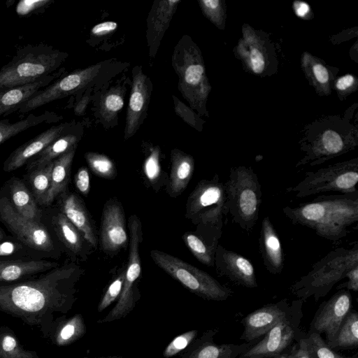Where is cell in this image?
Returning <instances> with one entry per match:
<instances>
[{"label": "cell", "mask_w": 358, "mask_h": 358, "mask_svg": "<svg viewBox=\"0 0 358 358\" xmlns=\"http://www.w3.org/2000/svg\"><path fill=\"white\" fill-rule=\"evenodd\" d=\"M84 270L74 262L49 270L38 278L0 285V310L47 334L55 315L66 314L76 300V285Z\"/></svg>", "instance_id": "obj_1"}, {"label": "cell", "mask_w": 358, "mask_h": 358, "mask_svg": "<svg viewBox=\"0 0 358 358\" xmlns=\"http://www.w3.org/2000/svg\"><path fill=\"white\" fill-rule=\"evenodd\" d=\"M294 224L308 227L320 237L334 243L341 241L358 221V192L320 195L296 207L282 208Z\"/></svg>", "instance_id": "obj_2"}, {"label": "cell", "mask_w": 358, "mask_h": 358, "mask_svg": "<svg viewBox=\"0 0 358 358\" xmlns=\"http://www.w3.org/2000/svg\"><path fill=\"white\" fill-rule=\"evenodd\" d=\"M227 215L224 183L217 174L201 180L189 196L185 217L196 226L194 232L210 244H219L223 217Z\"/></svg>", "instance_id": "obj_3"}, {"label": "cell", "mask_w": 358, "mask_h": 358, "mask_svg": "<svg viewBox=\"0 0 358 358\" xmlns=\"http://www.w3.org/2000/svg\"><path fill=\"white\" fill-rule=\"evenodd\" d=\"M358 266V243L350 248H338L315 262L311 270L289 287L291 293L303 301L313 297L315 301L325 296L333 287Z\"/></svg>", "instance_id": "obj_4"}, {"label": "cell", "mask_w": 358, "mask_h": 358, "mask_svg": "<svg viewBox=\"0 0 358 358\" xmlns=\"http://www.w3.org/2000/svg\"><path fill=\"white\" fill-rule=\"evenodd\" d=\"M68 54L46 44L25 45L0 69V90L30 83L52 74Z\"/></svg>", "instance_id": "obj_5"}, {"label": "cell", "mask_w": 358, "mask_h": 358, "mask_svg": "<svg viewBox=\"0 0 358 358\" xmlns=\"http://www.w3.org/2000/svg\"><path fill=\"white\" fill-rule=\"evenodd\" d=\"M227 215L241 229L250 233L259 219L262 202V186L251 166L231 168L224 183Z\"/></svg>", "instance_id": "obj_6"}, {"label": "cell", "mask_w": 358, "mask_h": 358, "mask_svg": "<svg viewBox=\"0 0 358 358\" xmlns=\"http://www.w3.org/2000/svg\"><path fill=\"white\" fill-rule=\"evenodd\" d=\"M172 65L178 76V87L192 108L208 116L206 102L211 90L201 52L188 36L176 45Z\"/></svg>", "instance_id": "obj_7"}, {"label": "cell", "mask_w": 358, "mask_h": 358, "mask_svg": "<svg viewBox=\"0 0 358 358\" xmlns=\"http://www.w3.org/2000/svg\"><path fill=\"white\" fill-rule=\"evenodd\" d=\"M323 123L318 131H307L299 141L304 156L296 164L299 168L306 165L317 166L344 155L357 146V131L347 124Z\"/></svg>", "instance_id": "obj_8"}, {"label": "cell", "mask_w": 358, "mask_h": 358, "mask_svg": "<svg viewBox=\"0 0 358 358\" xmlns=\"http://www.w3.org/2000/svg\"><path fill=\"white\" fill-rule=\"evenodd\" d=\"M150 257L158 267L202 299L224 301L234 294L210 274L182 259L157 250H151Z\"/></svg>", "instance_id": "obj_9"}, {"label": "cell", "mask_w": 358, "mask_h": 358, "mask_svg": "<svg viewBox=\"0 0 358 358\" xmlns=\"http://www.w3.org/2000/svg\"><path fill=\"white\" fill-rule=\"evenodd\" d=\"M358 157L337 162L307 171L304 178L297 185L288 187L285 192L294 194L296 198L326 192L350 194L358 192Z\"/></svg>", "instance_id": "obj_10"}, {"label": "cell", "mask_w": 358, "mask_h": 358, "mask_svg": "<svg viewBox=\"0 0 358 358\" xmlns=\"http://www.w3.org/2000/svg\"><path fill=\"white\" fill-rule=\"evenodd\" d=\"M128 228L129 257L122 289L116 305L98 323L110 322L127 316L134 308L140 296L137 282L141 273L139 249L143 241V230L137 215H132L129 217Z\"/></svg>", "instance_id": "obj_11"}, {"label": "cell", "mask_w": 358, "mask_h": 358, "mask_svg": "<svg viewBox=\"0 0 358 358\" xmlns=\"http://www.w3.org/2000/svg\"><path fill=\"white\" fill-rule=\"evenodd\" d=\"M303 303L301 299L289 302L287 299H283L249 313L241 321L243 327L241 340L246 343L254 342L257 338L264 336L278 322L302 310Z\"/></svg>", "instance_id": "obj_12"}, {"label": "cell", "mask_w": 358, "mask_h": 358, "mask_svg": "<svg viewBox=\"0 0 358 358\" xmlns=\"http://www.w3.org/2000/svg\"><path fill=\"white\" fill-rule=\"evenodd\" d=\"M100 69L101 64H96L57 79L23 103L17 112L26 114L50 102L75 94L92 81L99 73Z\"/></svg>", "instance_id": "obj_13"}, {"label": "cell", "mask_w": 358, "mask_h": 358, "mask_svg": "<svg viewBox=\"0 0 358 358\" xmlns=\"http://www.w3.org/2000/svg\"><path fill=\"white\" fill-rule=\"evenodd\" d=\"M302 310L291 317L282 320L270 329L259 342L253 345L243 355L249 358H273L288 353L294 341L303 336L299 324Z\"/></svg>", "instance_id": "obj_14"}, {"label": "cell", "mask_w": 358, "mask_h": 358, "mask_svg": "<svg viewBox=\"0 0 358 358\" xmlns=\"http://www.w3.org/2000/svg\"><path fill=\"white\" fill-rule=\"evenodd\" d=\"M0 220L25 245L43 252L54 248L45 227L39 222L19 214L6 197L0 199Z\"/></svg>", "instance_id": "obj_15"}, {"label": "cell", "mask_w": 358, "mask_h": 358, "mask_svg": "<svg viewBox=\"0 0 358 358\" xmlns=\"http://www.w3.org/2000/svg\"><path fill=\"white\" fill-rule=\"evenodd\" d=\"M352 309L350 292L345 289L338 290L320 305L310 322L308 332L324 334L325 341L329 346L341 323Z\"/></svg>", "instance_id": "obj_16"}, {"label": "cell", "mask_w": 358, "mask_h": 358, "mask_svg": "<svg viewBox=\"0 0 358 358\" xmlns=\"http://www.w3.org/2000/svg\"><path fill=\"white\" fill-rule=\"evenodd\" d=\"M125 217L121 203L108 200L103 207L100 231L102 250L108 255H115L129 244Z\"/></svg>", "instance_id": "obj_17"}, {"label": "cell", "mask_w": 358, "mask_h": 358, "mask_svg": "<svg viewBox=\"0 0 358 358\" xmlns=\"http://www.w3.org/2000/svg\"><path fill=\"white\" fill-rule=\"evenodd\" d=\"M268 45V40L264 39L262 34L245 24L243 36L235 49L247 69L255 74L263 75L268 73V67L273 63Z\"/></svg>", "instance_id": "obj_18"}, {"label": "cell", "mask_w": 358, "mask_h": 358, "mask_svg": "<svg viewBox=\"0 0 358 358\" xmlns=\"http://www.w3.org/2000/svg\"><path fill=\"white\" fill-rule=\"evenodd\" d=\"M217 273L234 284L247 288H256L258 284L252 264L243 255L218 244L215 255Z\"/></svg>", "instance_id": "obj_19"}, {"label": "cell", "mask_w": 358, "mask_h": 358, "mask_svg": "<svg viewBox=\"0 0 358 358\" xmlns=\"http://www.w3.org/2000/svg\"><path fill=\"white\" fill-rule=\"evenodd\" d=\"M151 92L149 78L140 69L134 73L130 98L126 115L124 139L138 130L148 108Z\"/></svg>", "instance_id": "obj_20"}, {"label": "cell", "mask_w": 358, "mask_h": 358, "mask_svg": "<svg viewBox=\"0 0 358 358\" xmlns=\"http://www.w3.org/2000/svg\"><path fill=\"white\" fill-rule=\"evenodd\" d=\"M217 333V329H210L194 340L181 358H237L253 345V342L216 344L213 338Z\"/></svg>", "instance_id": "obj_21"}, {"label": "cell", "mask_w": 358, "mask_h": 358, "mask_svg": "<svg viewBox=\"0 0 358 358\" xmlns=\"http://www.w3.org/2000/svg\"><path fill=\"white\" fill-rule=\"evenodd\" d=\"M69 129V123L54 125L16 148L7 158L3 170L9 172L19 169L41 152L52 141Z\"/></svg>", "instance_id": "obj_22"}, {"label": "cell", "mask_w": 358, "mask_h": 358, "mask_svg": "<svg viewBox=\"0 0 358 358\" xmlns=\"http://www.w3.org/2000/svg\"><path fill=\"white\" fill-rule=\"evenodd\" d=\"M259 248L263 264L271 274H279L284 268V254L277 231L268 216L262 221Z\"/></svg>", "instance_id": "obj_23"}, {"label": "cell", "mask_w": 358, "mask_h": 358, "mask_svg": "<svg viewBox=\"0 0 358 358\" xmlns=\"http://www.w3.org/2000/svg\"><path fill=\"white\" fill-rule=\"evenodd\" d=\"M58 76L57 73L36 81L0 90V117L17 112L20 106Z\"/></svg>", "instance_id": "obj_24"}, {"label": "cell", "mask_w": 358, "mask_h": 358, "mask_svg": "<svg viewBox=\"0 0 358 358\" xmlns=\"http://www.w3.org/2000/svg\"><path fill=\"white\" fill-rule=\"evenodd\" d=\"M60 208L61 213L78 229L90 246L96 248L95 230L82 200L73 193L63 194Z\"/></svg>", "instance_id": "obj_25"}, {"label": "cell", "mask_w": 358, "mask_h": 358, "mask_svg": "<svg viewBox=\"0 0 358 358\" xmlns=\"http://www.w3.org/2000/svg\"><path fill=\"white\" fill-rule=\"evenodd\" d=\"M171 171L167 181V192L170 196H180L187 187L194 171V159L177 148L171 154Z\"/></svg>", "instance_id": "obj_26"}, {"label": "cell", "mask_w": 358, "mask_h": 358, "mask_svg": "<svg viewBox=\"0 0 358 358\" xmlns=\"http://www.w3.org/2000/svg\"><path fill=\"white\" fill-rule=\"evenodd\" d=\"M180 0L156 1L148 17L147 38L152 50L159 44L169 27Z\"/></svg>", "instance_id": "obj_27"}, {"label": "cell", "mask_w": 358, "mask_h": 358, "mask_svg": "<svg viewBox=\"0 0 358 358\" xmlns=\"http://www.w3.org/2000/svg\"><path fill=\"white\" fill-rule=\"evenodd\" d=\"M57 266V263L43 260L24 262L0 259V282H14Z\"/></svg>", "instance_id": "obj_28"}, {"label": "cell", "mask_w": 358, "mask_h": 358, "mask_svg": "<svg viewBox=\"0 0 358 358\" xmlns=\"http://www.w3.org/2000/svg\"><path fill=\"white\" fill-rule=\"evenodd\" d=\"M301 66L309 83L319 94L329 95L331 93L334 73L324 62L305 52L301 57Z\"/></svg>", "instance_id": "obj_29"}, {"label": "cell", "mask_w": 358, "mask_h": 358, "mask_svg": "<svg viewBox=\"0 0 358 358\" xmlns=\"http://www.w3.org/2000/svg\"><path fill=\"white\" fill-rule=\"evenodd\" d=\"M76 148H73L53 161L50 187L43 205H50L57 196L64 192L69 180L71 164Z\"/></svg>", "instance_id": "obj_30"}, {"label": "cell", "mask_w": 358, "mask_h": 358, "mask_svg": "<svg viewBox=\"0 0 358 358\" xmlns=\"http://www.w3.org/2000/svg\"><path fill=\"white\" fill-rule=\"evenodd\" d=\"M68 130L52 141L41 152L30 159L27 169L29 171L41 169L73 148L77 147L79 136L76 134L69 133Z\"/></svg>", "instance_id": "obj_31"}, {"label": "cell", "mask_w": 358, "mask_h": 358, "mask_svg": "<svg viewBox=\"0 0 358 358\" xmlns=\"http://www.w3.org/2000/svg\"><path fill=\"white\" fill-rule=\"evenodd\" d=\"M52 222L58 236L65 246L75 255L86 259L85 249L88 243L78 229L62 213L53 218Z\"/></svg>", "instance_id": "obj_32"}, {"label": "cell", "mask_w": 358, "mask_h": 358, "mask_svg": "<svg viewBox=\"0 0 358 358\" xmlns=\"http://www.w3.org/2000/svg\"><path fill=\"white\" fill-rule=\"evenodd\" d=\"M60 118L59 116L53 112L45 111L38 115L31 113L26 118L13 123L10 122L8 119L0 120V145L32 127L44 122H55Z\"/></svg>", "instance_id": "obj_33"}, {"label": "cell", "mask_w": 358, "mask_h": 358, "mask_svg": "<svg viewBox=\"0 0 358 358\" xmlns=\"http://www.w3.org/2000/svg\"><path fill=\"white\" fill-rule=\"evenodd\" d=\"M10 191L12 205L16 211L29 220L39 222L40 211L25 185L20 180L15 179L10 185Z\"/></svg>", "instance_id": "obj_34"}, {"label": "cell", "mask_w": 358, "mask_h": 358, "mask_svg": "<svg viewBox=\"0 0 358 358\" xmlns=\"http://www.w3.org/2000/svg\"><path fill=\"white\" fill-rule=\"evenodd\" d=\"M329 347L334 350L356 349L358 347V313L357 310L352 309L348 313Z\"/></svg>", "instance_id": "obj_35"}, {"label": "cell", "mask_w": 358, "mask_h": 358, "mask_svg": "<svg viewBox=\"0 0 358 358\" xmlns=\"http://www.w3.org/2000/svg\"><path fill=\"white\" fill-rule=\"evenodd\" d=\"M86 331L83 315L76 314L58 325L54 335V342L59 346H66L82 338Z\"/></svg>", "instance_id": "obj_36"}, {"label": "cell", "mask_w": 358, "mask_h": 358, "mask_svg": "<svg viewBox=\"0 0 358 358\" xmlns=\"http://www.w3.org/2000/svg\"><path fill=\"white\" fill-rule=\"evenodd\" d=\"M182 240L199 262L209 267L215 266V255L218 245L210 244L194 232L189 231L184 234Z\"/></svg>", "instance_id": "obj_37"}, {"label": "cell", "mask_w": 358, "mask_h": 358, "mask_svg": "<svg viewBox=\"0 0 358 358\" xmlns=\"http://www.w3.org/2000/svg\"><path fill=\"white\" fill-rule=\"evenodd\" d=\"M160 154L161 150L158 146L151 148L143 164V176L156 192L164 185V173L160 164Z\"/></svg>", "instance_id": "obj_38"}, {"label": "cell", "mask_w": 358, "mask_h": 358, "mask_svg": "<svg viewBox=\"0 0 358 358\" xmlns=\"http://www.w3.org/2000/svg\"><path fill=\"white\" fill-rule=\"evenodd\" d=\"M123 94L121 89L113 87L101 97L99 113L103 122L109 123L117 117L124 106Z\"/></svg>", "instance_id": "obj_39"}, {"label": "cell", "mask_w": 358, "mask_h": 358, "mask_svg": "<svg viewBox=\"0 0 358 358\" xmlns=\"http://www.w3.org/2000/svg\"><path fill=\"white\" fill-rule=\"evenodd\" d=\"M53 161L46 166L31 171L29 180L36 200L43 205L44 200L50 187L51 172Z\"/></svg>", "instance_id": "obj_40"}, {"label": "cell", "mask_w": 358, "mask_h": 358, "mask_svg": "<svg viewBox=\"0 0 358 358\" xmlns=\"http://www.w3.org/2000/svg\"><path fill=\"white\" fill-rule=\"evenodd\" d=\"M0 358H38L35 352L24 350L11 333H0Z\"/></svg>", "instance_id": "obj_41"}, {"label": "cell", "mask_w": 358, "mask_h": 358, "mask_svg": "<svg viewBox=\"0 0 358 358\" xmlns=\"http://www.w3.org/2000/svg\"><path fill=\"white\" fill-rule=\"evenodd\" d=\"M304 340L310 358H348L331 349L318 333L308 332Z\"/></svg>", "instance_id": "obj_42"}, {"label": "cell", "mask_w": 358, "mask_h": 358, "mask_svg": "<svg viewBox=\"0 0 358 358\" xmlns=\"http://www.w3.org/2000/svg\"><path fill=\"white\" fill-rule=\"evenodd\" d=\"M86 162L96 175L106 179H114L117 176V169L114 162L106 155L88 152L85 155Z\"/></svg>", "instance_id": "obj_43"}, {"label": "cell", "mask_w": 358, "mask_h": 358, "mask_svg": "<svg viewBox=\"0 0 358 358\" xmlns=\"http://www.w3.org/2000/svg\"><path fill=\"white\" fill-rule=\"evenodd\" d=\"M198 2L203 15L217 28L224 29L226 19L224 1L200 0Z\"/></svg>", "instance_id": "obj_44"}, {"label": "cell", "mask_w": 358, "mask_h": 358, "mask_svg": "<svg viewBox=\"0 0 358 358\" xmlns=\"http://www.w3.org/2000/svg\"><path fill=\"white\" fill-rule=\"evenodd\" d=\"M125 277V270H122L119 275L108 285L98 306V312L105 310L116 301L122 292Z\"/></svg>", "instance_id": "obj_45"}, {"label": "cell", "mask_w": 358, "mask_h": 358, "mask_svg": "<svg viewBox=\"0 0 358 358\" xmlns=\"http://www.w3.org/2000/svg\"><path fill=\"white\" fill-rule=\"evenodd\" d=\"M197 334V330L193 329L178 335L166 346L163 352V356L165 358H170L176 355L187 348L195 339Z\"/></svg>", "instance_id": "obj_46"}, {"label": "cell", "mask_w": 358, "mask_h": 358, "mask_svg": "<svg viewBox=\"0 0 358 358\" xmlns=\"http://www.w3.org/2000/svg\"><path fill=\"white\" fill-rule=\"evenodd\" d=\"M176 113L188 124L199 131L203 129L204 122L189 108L173 96Z\"/></svg>", "instance_id": "obj_47"}, {"label": "cell", "mask_w": 358, "mask_h": 358, "mask_svg": "<svg viewBox=\"0 0 358 358\" xmlns=\"http://www.w3.org/2000/svg\"><path fill=\"white\" fill-rule=\"evenodd\" d=\"M51 0H22L16 6V13L21 16L31 15L49 6Z\"/></svg>", "instance_id": "obj_48"}, {"label": "cell", "mask_w": 358, "mask_h": 358, "mask_svg": "<svg viewBox=\"0 0 358 358\" xmlns=\"http://www.w3.org/2000/svg\"><path fill=\"white\" fill-rule=\"evenodd\" d=\"M334 86L340 96H348L357 90L358 79L353 74L348 73L338 78Z\"/></svg>", "instance_id": "obj_49"}, {"label": "cell", "mask_w": 358, "mask_h": 358, "mask_svg": "<svg viewBox=\"0 0 358 358\" xmlns=\"http://www.w3.org/2000/svg\"><path fill=\"white\" fill-rule=\"evenodd\" d=\"M75 185L76 189L84 196H87L90 191V178L86 167L80 168L75 175Z\"/></svg>", "instance_id": "obj_50"}, {"label": "cell", "mask_w": 358, "mask_h": 358, "mask_svg": "<svg viewBox=\"0 0 358 358\" xmlns=\"http://www.w3.org/2000/svg\"><path fill=\"white\" fill-rule=\"evenodd\" d=\"M348 280L336 287L338 290L345 289L349 291H358V266L350 269L347 273Z\"/></svg>", "instance_id": "obj_51"}, {"label": "cell", "mask_w": 358, "mask_h": 358, "mask_svg": "<svg viewBox=\"0 0 358 358\" xmlns=\"http://www.w3.org/2000/svg\"><path fill=\"white\" fill-rule=\"evenodd\" d=\"M303 336L294 343L288 352L289 358H310Z\"/></svg>", "instance_id": "obj_52"}, {"label": "cell", "mask_w": 358, "mask_h": 358, "mask_svg": "<svg viewBox=\"0 0 358 358\" xmlns=\"http://www.w3.org/2000/svg\"><path fill=\"white\" fill-rule=\"evenodd\" d=\"M117 28V23L114 21H106L94 26L91 29V34L95 36H101L113 32Z\"/></svg>", "instance_id": "obj_53"}, {"label": "cell", "mask_w": 358, "mask_h": 358, "mask_svg": "<svg viewBox=\"0 0 358 358\" xmlns=\"http://www.w3.org/2000/svg\"><path fill=\"white\" fill-rule=\"evenodd\" d=\"M293 9L295 15L302 19H309L311 15V9L308 3L302 1H294Z\"/></svg>", "instance_id": "obj_54"}, {"label": "cell", "mask_w": 358, "mask_h": 358, "mask_svg": "<svg viewBox=\"0 0 358 358\" xmlns=\"http://www.w3.org/2000/svg\"><path fill=\"white\" fill-rule=\"evenodd\" d=\"M88 103V98L87 97H83L80 102L78 103V104L75 107V113L76 115H82Z\"/></svg>", "instance_id": "obj_55"}, {"label": "cell", "mask_w": 358, "mask_h": 358, "mask_svg": "<svg viewBox=\"0 0 358 358\" xmlns=\"http://www.w3.org/2000/svg\"><path fill=\"white\" fill-rule=\"evenodd\" d=\"M12 250V245H10L9 243L3 244L1 246H0V253H8L10 252Z\"/></svg>", "instance_id": "obj_56"}, {"label": "cell", "mask_w": 358, "mask_h": 358, "mask_svg": "<svg viewBox=\"0 0 358 358\" xmlns=\"http://www.w3.org/2000/svg\"><path fill=\"white\" fill-rule=\"evenodd\" d=\"M273 358H289L288 353H285Z\"/></svg>", "instance_id": "obj_57"}, {"label": "cell", "mask_w": 358, "mask_h": 358, "mask_svg": "<svg viewBox=\"0 0 358 358\" xmlns=\"http://www.w3.org/2000/svg\"><path fill=\"white\" fill-rule=\"evenodd\" d=\"M3 236H4L3 233L1 231V229H0V241H1L3 240Z\"/></svg>", "instance_id": "obj_58"}, {"label": "cell", "mask_w": 358, "mask_h": 358, "mask_svg": "<svg viewBox=\"0 0 358 358\" xmlns=\"http://www.w3.org/2000/svg\"><path fill=\"white\" fill-rule=\"evenodd\" d=\"M98 358H124V357H116V356H110V357H98Z\"/></svg>", "instance_id": "obj_59"}, {"label": "cell", "mask_w": 358, "mask_h": 358, "mask_svg": "<svg viewBox=\"0 0 358 358\" xmlns=\"http://www.w3.org/2000/svg\"><path fill=\"white\" fill-rule=\"evenodd\" d=\"M237 358H249V357H247L245 356H244L243 354L241 355L240 356H238Z\"/></svg>", "instance_id": "obj_60"}, {"label": "cell", "mask_w": 358, "mask_h": 358, "mask_svg": "<svg viewBox=\"0 0 358 358\" xmlns=\"http://www.w3.org/2000/svg\"><path fill=\"white\" fill-rule=\"evenodd\" d=\"M348 358H353V357H348ZM355 358H357V355L355 356Z\"/></svg>", "instance_id": "obj_61"}, {"label": "cell", "mask_w": 358, "mask_h": 358, "mask_svg": "<svg viewBox=\"0 0 358 358\" xmlns=\"http://www.w3.org/2000/svg\"><path fill=\"white\" fill-rule=\"evenodd\" d=\"M80 358H88V357H80Z\"/></svg>", "instance_id": "obj_62"}]
</instances>
